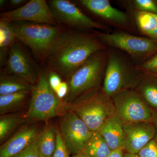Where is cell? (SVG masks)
Masks as SVG:
<instances>
[{
  "label": "cell",
  "instance_id": "cell-17",
  "mask_svg": "<svg viewBox=\"0 0 157 157\" xmlns=\"http://www.w3.org/2000/svg\"><path fill=\"white\" fill-rule=\"evenodd\" d=\"M135 90L149 107L157 111V76L143 73Z\"/></svg>",
  "mask_w": 157,
  "mask_h": 157
},
{
  "label": "cell",
  "instance_id": "cell-22",
  "mask_svg": "<svg viewBox=\"0 0 157 157\" xmlns=\"http://www.w3.org/2000/svg\"><path fill=\"white\" fill-rule=\"evenodd\" d=\"M135 17L140 32L144 35L149 36L156 28L157 14L135 10Z\"/></svg>",
  "mask_w": 157,
  "mask_h": 157
},
{
  "label": "cell",
  "instance_id": "cell-25",
  "mask_svg": "<svg viewBox=\"0 0 157 157\" xmlns=\"http://www.w3.org/2000/svg\"><path fill=\"white\" fill-rule=\"evenodd\" d=\"M136 67L141 73L157 76V52Z\"/></svg>",
  "mask_w": 157,
  "mask_h": 157
},
{
  "label": "cell",
  "instance_id": "cell-14",
  "mask_svg": "<svg viewBox=\"0 0 157 157\" xmlns=\"http://www.w3.org/2000/svg\"><path fill=\"white\" fill-rule=\"evenodd\" d=\"M79 2L92 13L121 27H128V14L113 7L108 0H81Z\"/></svg>",
  "mask_w": 157,
  "mask_h": 157
},
{
  "label": "cell",
  "instance_id": "cell-21",
  "mask_svg": "<svg viewBox=\"0 0 157 157\" xmlns=\"http://www.w3.org/2000/svg\"><path fill=\"white\" fill-rule=\"evenodd\" d=\"M16 39L12 24L8 21L1 20L0 21V50L1 61L3 62L5 54Z\"/></svg>",
  "mask_w": 157,
  "mask_h": 157
},
{
  "label": "cell",
  "instance_id": "cell-6",
  "mask_svg": "<svg viewBox=\"0 0 157 157\" xmlns=\"http://www.w3.org/2000/svg\"><path fill=\"white\" fill-rule=\"evenodd\" d=\"M61 107L60 99L50 87L47 76L42 73L32 91L25 117L29 120H48L59 114Z\"/></svg>",
  "mask_w": 157,
  "mask_h": 157
},
{
  "label": "cell",
  "instance_id": "cell-29",
  "mask_svg": "<svg viewBox=\"0 0 157 157\" xmlns=\"http://www.w3.org/2000/svg\"><path fill=\"white\" fill-rule=\"evenodd\" d=\"M38 137L28 147L13 157H42L37 146Z\"/></svg>",
  "mask_w": 157,
  "mask_h": 157
},
{
  "label": "cell",
  "instance_id": "cell-2",
  "mask_svg": "<svg viewBox=\"0 0 157 157\" xmlns=\"http://www.w3.org/2000/svg\"><path fill=\"white\" fill-rule=\"evenodd\" d=\"M70 107V111L76 113L92 132L98 131L107 118L115 113L112 98L99 88L79 96Z\"/></svg>",
  "mask_w": 157,
  "mask_h": 157
},
{
  "label": "cell",
  "instance_id": "cell-5",
  "mask_svg": "<svg viewBox=\"0 0 157 157\" xmlns=\"http://www.w3.org/2000/svg\"><path fill=\"white\" fill-rule=\"evenodd\" d=\"M12 24L16 39L27 45L42 60L52 45L65 31L57 26L35 23Z\"/></svg>",
  "mask_w": 157,
  "mask_h": 157
},
{
  "label": "cell",
  "instance_id": "cell-35",
  "mask_svg": "<svg viewBox=\"0 0 157 157\" xmlns=\"http://www.w3.org/2000/svg\"><path fill=\"white\" fill-rule=\"evenodd\" d=\"M153 123L157 131V111H155L154 116L153 120Z\"/></svg>",
  "mask_w": 157,
  "mask_h": 157
},
{
  "label": "cell",
  "instance_id": "cell-33",
  "mask_svg": "<svg viewBox=\"0 0 157 157\" xmlns=\"http://www.w3.org/2000/svg\"><path fill=\"white\" fill-rule=\"evenodd\" d=\"M25 2L26 1H24V0H11L10 1L11 6H20Z\"/></svg>",
  "mask_w": 157,
  "mask_h": 157
},
{
  "label": "cell",
  "instance_id": "cell-31",
  "mask_svg": "<svg viewBox=\"0 0 157 157\" xmlns=\"http://www.w3.org/2000/svg\"><path fill=\"white\" fill-rule=\"evenodd\" d=\"M69 92V86L67 82H62L56 94L59 99L64 98Z\"/></svg>",
  "mask_w": 157,
  "mask_h": 157
},
{
  "label": "cell",
  "instance_id": "cell-26",
  "mask_svg": "<svg viewBox=\"0 0 157 157\" xmlns=\"http://www.w3.org/2000/svg\"><path fill=\"white\" fill-rule=\"evenodd\" d=\"M133 3L136 10L157 14V4L152 0H135Z\"/></svg>",
  "mask_w": 157,
  "mask_h": 157
},
{
  "label": "cell",
  "instance_id": "cell-20",
  "mask_svg": "<svg viewBox=\"0 0 157 157\" xmlns=\"http://www.w3.org/2000/svg\"><path fill=\"white\" fill-rule=\"evenodd\" d=\"M56 132L53 127H47L38 136L37 146L42 156H53L56 147Z\"/></svg>",
  "mask_w": 157,
  "mask_h": 157
},
{
  "label": "cell",
  "instance_id": "cell-19",
  "mask_svg": "<svg viewBox=\"0 0 157 157\" xmlns=\"http://www.w3.org/2000/svg\"><path fill=\"white\" fill-rule=\"evenodd\" d=\"M35 86L14 75H2L0 79V95L9 94L21 91H31Z\"/></svg>",
  "mask_w": 157,
  "mask_h": 157
},
{
  "label": "cell",
  "instance_id": "cell-9",
  "mask_svg": "<svg viewBox=\"0 0 157 157\" xmlns=\"http://www.w3.org/2000/svg\"><path fill=\"white\" fill-rule=\"evenodd\" d=\"M93 132L74 113L70 111L62 119L60 133L70 155L80 153Z\"/></svg>",
  "mask_w": 157,
  "mask_h": 157
},
{
  "label": "cell",
  "instance_id": "cell-16",
  "mask_svg": "<svg viewBox=\"0 0 157 157\" xmlns=\"http://www.w3.org/2000/svg\"><path fill=\"white\" fill-rule=\"evenodd\" d=\"M123 122L116 113L107 118L98 131L111 151L123 148Z\"/></svg>",
  "mask_w": 157,
  "mask_h": 157
},
{
  "label": "cell",
  "instance_id": "cell-15",
  "mask_svg": "<svg viewBox=\"0 0 157 157\" xmlns=\"http://www.w3.org/2000/svg\"><path fill=\"white\" fill-rule=\"evenodd\" d=\"M37 129L26 127L21 130L0 147V157H13L26 148L38 137Z\"/></svg>",
  "mask_w": 157,
  "mask_h": 157
},
{
  "label": "cell",
  "instance_id": "cell-27",
  "mask_svg": "<svg viewBox=\"0 0 157 157\" xmlns=\"http://www.w3.org/2000/svg\"><path fill=\"white\" fill-rule=\"evenodd\" d=\"M56 147L52 157H70V152L60 132L56 130Z\"/></svg>",
  "mask_w": 157,
  "mask_h": 157
},
{
  "label": "cell",
  "instance_id": "cell-8",
  "mask_svg": "<svg viewBox=\"0 0 157 157\" xmlns=\"http://www.w3.org/2000/svg\"><path fill=\"white\" fill-rule=\"evenodd\" d=\"M98 39L106 46L125 52L136 59L144 58L157 52V42L124 33H106L95 31Z\"/></svg>",
  "mask_w": 157,
  "mask_h": 157
},
{
  "label": "cell",
  "instance_id": "cell-34",
  "mask_svg": "<svg viewBox=\"0 0 157 157\" xmlns=\"http://www.w3.org/2000/svg\"><path fill=\"white\" fill-rule=\"evenodd\" d=\"M149 37H150V39L155 40V41H157V25L155 30L150 34Z\"/></svg>",
  "mask_w": 157,
  "mask_h": 157
},
{
  "label": "cell",
  "instance_id": "cell-1",
  "mask_svg": "<svg viewBox=\"0 0 157 157\" xmlns=\"http://www.w3.org/2000/svg\"><path fill=\"white\" fill-rule=\"evenodd\" d=\"M107 49L95 36L64 31L43 57L42 61L52 72L70 77L92 56Z\"/></svg>",
  "mask_w": 157,
  "mask_h": 157
},
{
  "label": "cell",
  "instance_id": "cell-36",
  "mask_svg": "<svg viewBox=\"0 0 157 157\" xmlns=\"http://www.w3.org/2000/svg\"><path fill=\"white\" fill-rule=\"evenodd\" d=\"M124 157H140L137 154L129 153L125 152Z\"/></svg>",
  "mask_w": 157,
  "mask_h": 157
},
{
  "label": "cell",
  "instance_id": "cell-30",
  "mask_svg": "<svg viewBox=\"0 0 157 157\" xmlns=\"http://www.w3.org/2000/svg\"><path fill=\"white\" fill-rule=\"evenodd\" d=\"M48 79L50 87L56 94L62 82L60 77L58 73L51 72L48 74Z\"/></svg>",
  "mask_w": 157,
  "mask_h": 157
},
{
  "label": "cell",
  "instance_id": "cell-18",
  "mask_svg": "<svg viewBox=\"0 0 157 157\" xmlns=\"http://www.w3.org/2000/svg\"><path fill=\"white\" fill-rule=\"evenodd\" d=\"M111 151L99 132L95 131L79 154L88 157H107Z\"/></svg>",
  "mask_w": 157,
  "mask_h": 157
},
{
  "label": "cell",
  "instance_id": "cell-12",
  "mask_svg": "<svg viewBox=\"0 0 157 157\" xmlns=\"http://www.w3.org/2000/svg\"><path fill=\"white\" fill-rule=\"evenodd\" d=\"M123 128L124 150L134 154L154 139L157 131L153 123L148 122L124 123Z\"/></svg>",
  "mask_w": 157,
  "mask_h": 157
},
{
  "label": "cell",
  "instance_id": "cell-10",
  "mask_svg": "<svg viewBox=\"0 0 157 157\" xmlns=\"http://www.w3.org/2000/svg\"><path fill=\"white\" fill-rule=\"evenodd\" d=\"M1 20L9 22L26 21L55 25L56 20L45 0H31L18 9L1 14Z\"/></svg>",
  "mask_w": 157,
  "mask_h": 157
},
{
  "label": "cell",
  "instance_id": "cell-4",
  "mask_svg": "<svg viewBox=\"0 0 157 157\" xmlns=\"http://www.w3.org/2000/svg\"><path fill=\"white\" fill-rule=\"evenodd\" d=\"M108 53L106 49L94 54L71 74L68 83L69 98H77L99 88L105 73Z\"/></svg>",
  "mask_w": 157,
  "mask_h": 157
},
{
  "label": "cell",
  "instance_id": "cell-23",
  "mask_svg": "<svg viewBox=\"0 0 157 157\" xmlns=\"http://www.w3.org/2000/svg\"><path fill=\"white\" fill-rule=\"evenodd\" d=\"M30 92L26 91L0 95V113L2 114L19 107L27 98Z\"/></svg>",
  "mask_w": 157,
  "mask_h": 157
},
{
  "label": "cell",
  "instance_id": "cell-13",
  "mask_svg": "<svg viewBox=\"0 0 157 157\" xmlns=\"http://www.w3.org/2000/svg\"><path fill=\"white\" fill-rule=\"evenodd\" d=\"M7 68L11 75L17 76L33 85L38 80L29 58L16 41L10 48Z\"/></svg>",
  "mask_w": 157,
  "mask_h": 157
},
{
  "label": "cell",
  "instance_id": "cell-32",
  "mask_svg": "<svg viewBox=\"0 0 157 157\" xmlns=\"http://www.w3.org/2000/svg\"><path fill=\"white\" fill-rule=\"evenodd\" d=\"M125 151L124 148H120L112 151L107 157H124Z\"/></svg>",
  "mask_w": 157,
  "mask_h": 157
},
{
  "label": "cell",
  "instance_id": "cell-40",
  "mask_svg": "<svg viewBox=\"0 0 157 157\" xmlns=\"http://www.w3.org/2000/svg\"><path fill=\"white\" fill-rule=\"evenodd\" d=\"M42 157H44L42 156Z\"/></svg>",
  "mask_w": 157,
  "mask_h": 157
},
{
  "label": "cell",
  "instance_id": "cell-28",
  "mask_svg": "<svg viewBox=\"0 0 157 157\" xmlns=\"http://www.w3.org/2000/svg\"><path fill=\"white\" fill-rule=\"evenodd\" d=\"M137 154L140 157H157V142L152 139Z\"/></svg>",
  "mask_w": 157,
  "mask_h": 157
},
{
  "label": "cell",
  "instance_id": "cell-24",
  "mask_svg": "<svg viewBox=\"0 0 157 157\" xmlns=\"http://www.w3.org/2000/svg\"><path fill=\"white\" fill-rule=\"evenodd\" d=\"M20 120L16 115H6L0 118V140L1 142L16 128Z\"/></svg>",
  "mask_w": 157,
  "mask_h": 157
},
{
  "label": "cell",
  "instance_id": "cell-11",
  "mask_svg": "<svg viewBox=\"0 0 157 157\" xmlns=\"http://www.w3.org/2000/svg\"><path fill=\"white\" fill-rule=\"evenodd\" d=\"M49 7L56 20L76 28L104 29L106 26L94 21L76 5L67 0H52Z\"/></svg>",
  "mask_w": 157,
  "mask_h": 157
},
{
  "label": "cell",
  "instance_id": "cell-39",
  "mask_svg": "<svg viewBox=\"0 0 157 157\" xmlns=\"http://www.w3.org/2000/svg\"><path fill=\"white\" fill-rule=\"evenodd\" d=\"M154 139L155 140V141L157 142V131L156 132V135H155V137H154Z\"/></svg>",
  "mask_w": 157,
  "mask_h": 157
},
{
  "label": "cell",
  "instance_id": "cell-3",
  "mask_svg": "<svg viewBox=\"0 0 157 157\" xmlns=\"http://www.w3.org/2000/svg\"><path fill=\"white\" fill-rule=\"evenodd\" d=\"M142 74L124 58L116 52H109L102 90L112 98L122 91L135 89Z\"/></svg>",
  "mask_w": 157,
  "mask_h": 157
},
{
  "label": "cell",
  "instance_id": "cell-7",
  "mask_svg": "<svg viewBox=\"0 0 157 157\" xmlns=\"http://www.w3.org/2000/svg\"><path fill=\"white\" fill-rule=\"evenodd\" d=\"M111 98L116 114L123 123L153 122L155 111L145 103L136 90L122 91Z\"/></svg>",
  "mask_w": 157,
  "mask_h": 157
},
{
  "label": "cell",
  "instance_id": "cell-37",
  "mask_svg": "<svg viewBox=\"0 0 157 157\" xmlns=\"http://www.w3.org/2000/svg\"><path fill=\"white\" fill-rule=\"evenodd\" d=\"M71 157H88L85 156L84 155H82L81 154H75L72 155Z\"/></svg>",
  "mask_w": 157,
  "mask_h": 157
},
{
  "label": "cell",
  "instance_id": "cell-38",
  "mask_svg": "<svg viewBox=\"0 0 157 157\" xmlns=\"http://www.w3.org/2000/svg\"><path fill=\"white\" fill-rule=\"evenodd\" d=\"M5 2H6V1H3V0H1V1H0V4H1V6H3V5H4V4H5Z\"/></svg>",
  "mask_w": 157,
  "mask_h": 157
}]
</instances>
